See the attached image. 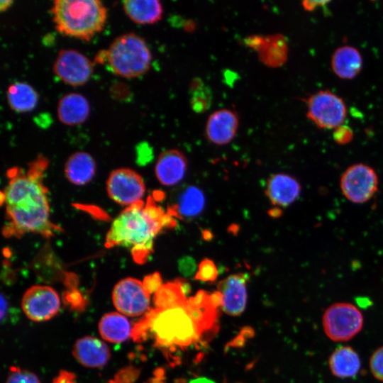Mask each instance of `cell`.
<instances>
[{
	"label": "cell",
	"mask_w": 383,
	"mask_h": 383,
	"mask_svg": "<svg viewBox=\"0 0 383 383\" xmlns=\"http://www.w3.org/2000/svg\"><path fill=\"white\" fill-rule=\"evenodd\" d=\"M48 165V160L38 155L27 170L14 167L8 171L9 182L1 193L9 221L4 231L6 236L33 233L50 237L57 231L50 218L48 190L43 179Z\"/></svg>",
	"instance_id": "1"
},
{
	"label": "cell",
	"mask_w": 383,
	"mask_h": 383,
	"mask_svg": "<svg viewBox=\"0 0 383 383\" xmlns=\"http://www.w3.org/2000/svg\"><path fill=\"white\" fill-rule=\"evenodd\" d=\"M175 226L168 213L149 198L126 207L112 221L106 233L105 245L108 248L124 247L131 250L134 260L143 263L152 252L153 240L166 227Z\"/></svg>",
	"instance_id": "2"
},
{
	"label": "cell",
	"mask_w": 383,
	"mask_h": 383,
	"mask_svg": "<svg viewBox=\"0 0 383 383\" xmlns=\"http://www.w3.org/2000/svg\"><path fill=\"white\" fill-rule=\"evenodd\" d=\"M50 13L58 33L86 42L102 30L107 19L99 0H55Z\"/></svg>",
	"instance_id": "3"
},
{
	"label": "cell",
	"mask_w": 383,
	"mask_h": 383,
	"mask_svg": "<svg viewBox=\"0 0 383 383\" xmlns=\"http://www.w3.org/2000/svg\"><path fill=\"white\" fill-rule=\"evenodd\" d=\"M187 305L155 308L145 313L142 318L147 326V336L152 335L155 345L174 352L177 348H187L201 340L202 335Z\"/></svg>",
	"instance_id": "4"
},
{
	"label": "cell",
	"mask_w": 383,
	"mask_h": 383,
	"mask_svg": "<svg viewBox=\"0 0 383 383\" xmlns=\"http://www.w3.org/2000/svg\"><path fill=\"white\" fill-rule=\"evenodd\" d=\"M104 51L105 61L110 70L119 77H138L150 67V50L145 39L135 33L116 37Z\"/></svg>",
	"instance_id": "5"
},
{
	"label": "cell",
	"mask_w": 383,
	"mask_h": 383,
	"mask_svg": "<svg viewBox=\"0 0 383 383\" xmlns=\"http://www.w3.org/2000/svg\"><path fill=\"white\" fill-rule=\"evenodd\" d=\"M363 316L358 308L347 302L329 306L323 313L322 323L326 335L335 342L348 341L362 328Z\"/></svg>",
	"instance_id": "6"
},
{
	"label": "cell",
	"mask_w": 383,
	"mask_h": 383,
	"mask_svg": "<svg viewBox=\"0 0 383 383\" xmlns=\"http://www.w3.org/2000/svg\"><path fill=\"white\" fill-rule=\"evenodd\" d=\"M306 116L317 127L335 128L343 124L347 115L344 101L330 90H320L309 97Z\"/></svg>",
	"instance_id": "7"
},
{
	"label": "cell",
	"mask_w": 383,
	"mask_h": 383,
	"mask_svg": "<svg viewBox=\"0 0 383 383\" xmlns=\"http://www.w3.org/2000/svg\"><path fill=\"white\" fill-rule=\"evenodd\" d=\"M379 179L370 166L357 163L349 166L342 174L340 187L344 196L354 204L369 201L378 189Z\"/></svg>",
	"instance_id": "8"
},
{
	"label": "cell",
	"mask_w": 383,
	"mask_h": 383,
	"mask_svg": "<svg viewBox=\"0 0 383 383\" xmlns=\"http://www.w3.org/2000/svg\"><path fill=\"white\" fill-rule=\"evenodd\" d=\"M109 197L118 204L131 206L140 201L145 193L143 177L127 167L113 170L106 181Z\"/></svg>",
	"instance_id": "9"
},
{
	"label": "cell",
	"mask_w": 383,
	"mask_h": 383,
	"mask_svg": "<svg viewBox=\"0 0 383 383\" xmlns=\"http://www.w3.org/2000/svg\"><path fill=\"white\" fill-rule=\"evenodd\" d=\"M55 75L65 84L76 87L86 84L92 75L94 63L74 49H61L52 65Z\"/></svg>",
	"instance_id": "10"
},
{
	"label": "cell",
	"mask_w": 383,
	"mask_h": 383,
	"mask_svg": "<svg viewBox=\"0 0 383 383\" xmlns=\"http://www.w3.org/2000/svg\"><path fill=\"white\" fill-rule=\"evenodd\" d=\"M138 279L126 277L114 286L112 301L118 311L127 316H138L149 311L150 297Z\"/></svg>",
	"instance_id": "11"
},
{
	"label": "cell",
	"mask_w": 383,
	"mask_h": 383,
	"mask_svg": "<svg viewBox=\"0 0 383 383\" xmlns=\"http://www.w3.org/2000/svg\"><path fill=\"white\" fill-rule=\"evenodd\" d=\"M60 299L57 292L47 285H33L23 294L21 308L25 315L35 322L53 318L59 311Z\"/></svg>",
	"instance_id": "12"
},
{
	"label": "cell",
	"mask_w": 383,
	"mask_h": 383,
	"mask_svg": "<svg viewBox=\"0 0 383 383\" xmlns=\"http://www.w3.org/2000/svg\"><path fill=\"white\" fill-rule=\"evenodd\" d=\"M238 126L236 112L230 109H220L209 116L205 126L206 137L213 144L226 145L235 138Z\"/></svg>",
	"instance_id": "13"
},
{
	"label": "cell",
	"mask_w": 383,
	"mask_h": 383,
	"mask_svg": "<svg viewBox=\"0 0 383 383\" xmlns=\"http://www.w3.org/2000/svg\"><path fill=\"white\" fill-rule=\"evenodd\" d=\"M248 276L243 273L231 274L218 284V290L222 294L223 311L231 316L241 314L247 304L246 284Z\"/></svg>",
	"instance_id": "14"
},
{
	"label": "cell",
	"mask_w": 383,
	"mask_h": 383,
	"mask_svg": "<svg viewBox=\"0 0 383 383\" xmlns=\"http://www.w3.org/2000/svg\"><path fill=\"white\" fill-rule=\"evenodd\" d=\"M187 168L185 155L179 150L170 149L159 155L155 166V174L160 183L170 187L183 179Z\"/></svg>",
	"instance_id": "15"
},
{
	"label": "cell",
	"mask_w": 383,
	"mask_h": 383,
	"mask_svg": "<svg viewBox=\"0 0 383 383\" xmlns=\"http://www.w3.org/2000/svg\"><path fill=\"white\" fill-rule=\"evenodd\" d=\"M74 357L82 365L89 368L104 366L111 357L107 345L94 336H84L77 340L73 345Z\"/></svg>",
	"instance_id": "16"
},
{
	"label": "cell",
	"mask_w": 383,
	"mask_h": 383,
	"mask_svg": "<svg viewBox=\"0 0 383 383\" xmlns=\"http://www.w3.org/2000/svg\"><path fill=\"white\" fill-rule=\"evenodd\" d=\"M300 193L301 185L299 181L289 174H274L267 180L266 194L274 206H288L298 199Z\"/></svg>",
	"instance_id": "17"
},
{
	"label": "cell",
	"mask_w": 383,
	"mask_h": 383,
	"mask_svg": "<svg viewBox=\"0 0 383 383\" xmlns=\"http://www.w3.org/2000/svg\"><path fill=\"white\" fill-rule=\"evenodd\" d=\"M90 113L87 99L81 94L70 92L62 96L57 104L58 120L66 126H77L87 121Z\"/></svg>",
	"instance_id": "18"
},
{
	"label": "cell",
	"mask_w": 383,
	"mask_h": 383,
	"mask_svg": "<svg viewBox=\"0 0 383 383\" xmlns=\"http://www.w3.org/2000/svg\"><path fill=\"white\" fill-rule=\"evenodd\" d=\"M96 164L88 152L78 151L71 154L64 166V173L67 180L77 186L89 183L94 178Z\"/></svg>",
	"instance_id": "19"
},
{
	"label": "cell",
	"mask_w": 383,
	"mask_h": 383,
	"mask_svg": "<svg viewBox=\"0 0 383 383\" xmlns=\"http://www.w3.org/2000/svg\"><path fill=\"white\" fill-rule=\"evenodd\" d=\"M205 196L196 186L185 187L178 195L176 202L170 206L168 213L180 219L193 218L203 211Z\"/></svg>",
	"instance_id": "20"
},
{
	"label": "cell",
	"mask_w": 383,
	"mask_h": 383,
	"mask_svg": "<svg viewBox=\"0 0 383 383\" xmlns=\"http://www.w3.org/2000/svg\"><path fill=\"white\" fill-rule=\"evenodd\" d=\"M362 67V56L360 52L353 46H340L334 51L332 55V70L341 79H353L360 72Z\"/></svg>",
	"instance_id": "21"
},
{
	"label": "cell",
	"mask_w": 383,
	"mask_h": 383,
	"mask_svg": "<svg viewBox=\"0 0 383 383\" xmlns=\"http://www.w3.org/2000/svg\"><path fill=\"white\" fill-rule=\"evenodd\" d=\"M123 9L133 22L140 25L154 24L163 14L162 5L157 0H126Z\"/></svg>",
	"instance_id": "22"
},
{
	"label": "cell",
	"mask_w": 383,
	"mask_h": 383,
	"mask_svg": "<svg viewBox=\"0 0 383 383\" xmlns=\"http://www.w3.org/2000/svg\"><path fill=\"white\" fill-rule=\"evenodd\" d=\"M328 366L331 373L338 378L355 377L361 367L358 353L350 346H340L331 354Z\"/></svg>",
	"instance_id": "23"
},
{
	"label": "cell",
	"mask_w": 383,
	"mask_h": 383,
	"mask_svg": "<svg viewBox=\"0 0 383 383\" xmlns=\"http://www.w3.org/2000/svg\"><path fill=\"white\" fill-rule=\"evenodd\" d=\"M98 328L101 338L113 343L127 340L131 336L133 330L128 319L118 312L104 314L99 322Z\"/></svg>",
	"instance_id": "24"
},
{
	"label": "cell",
	"mask_w": 383,
	"mask_h": 383,
	"mask_svg": "<svg viewBox=\"0 0 383 383\" xmlns=\"http://www.w3.org/2000/svg\"><path fill=\"white\" fill-rule=\"evenodd\" d=\"M256 52L261 62L266 66L278 67L287 61L289 48L284 35L273 34L263 37L261 45Z\"/></svg>",
	"instance_id": "25"
},
{
	"label": "cell",
	"mask_w": 383,
	"mask_h": 383,
	"mask_svg": "<svg viewBox=\"0 0 383 383\" xmlns=\"http://www.w3.org/2000/svg\"><path fill=\"white\" fill-rule=\"evenodd\" d=\"M6 98L9 108L17 113H26L34 109L38 101L35 89L25 82H16L9 85Z\"/></svg>",
	"instance_id": "26"
},
{
	"label": "cell",
	"mask_w": 383,
	"mask_h": 383,
	"mask_svg": "<svg viewBox=\"0 0 383 383\" xmlns=\"http://www.w3.org/2000/svg\"><path fill=\"white\" fill-rule=\"evenodd\" d=\"M187 300L181 289L179 279L162 284L154 296V304L157 309L186 305Z\"/></svg>",
	"instance_id": "27"
},
{
	"label": "cell",
	"mask_w": 383,
	"mask_h": 383,
	"mask_svg": "<svg viewBox=\"0 0 383 383\" xmlns=\"http://www.w3.org/2000/svg\"><path fill=\"white\" fill-rule=\"evenodd\" d=\"M191 106L197 113L206 111L211 103V93L208 87L200 80H193L191 86Z\"/></svg>",
	"instance_id": "28"
},
{
	"label": "cell",
	"mask_w": 383,
	"mask_h": 383,
	"mask_svg": "<svg viewBox=\"0 0 383 383\" xmlns=\"http://www.w3.org/2000/svg\"><path fill=\"white\" fill-rule=\"evenodd\" d=\"M218 277V270L215 263L210 259L202 260L195 274L194 279L202 282H215Z\"/></svg>",
	"instance_id": "29"
},
{
	"label": "cell",
	"mask_w": 383,
	"mask_h": 383,
	"mask_svg": "<svg viewBox=\"0 0 383 383\" xmlns=\"http://www.w3.org/2000/svg\"><path fill=\"white\" fill-rule=\"evenodd\" d=\"M6 383H40L38 376L33 372L18 367H11Z\"/></svg>",
	"instance_id": "30"
},
{
	"label": "cell",
	"mask_w": 383,
	"mask_h": 383,
	"mask_svg": "<svg viewBox=\"0 0 383 383\" xmlns=\"http://www.w3.org/2000/svg\"><path fill=\"white\" fill-rule=\"evenodd\" d=\"M370 368L372 375L383 382V346L377 348L372 354Z\"/></svg>",
	"instance_id": "31"
},
{
	"label": "cell",
	"mask_w": 383,
	"mask_h": 383,
	"mask_svg": "<svg viewBox=\"0 0 383 383\" xmlns=\"http://www.w3.org/2000/svg\"><path fill=\"white\" fill-rule=\"evenodd\" d=\"M333 136L336 143L346 145L352 141L353 132L348 126L342 124L334 129Z\"/></svg>",
	"instance_id": "32"
},
{
	"label": "cell",
	"mask_w": 383,
	"mask_h": 383,
	"mask_svg": "<svg viewBox=\"0 0 383 383\" xmlns=\"http://www.w3.org/2000/svg\"><path fill=\"white\" fill-rule=\"evenodd\" d=\"M142 283L145 290L150 295L155 294L162 285V278L159 272H154L145 276Z\"/></svg>",
	"instance_id": "33"
},
{
	"label": "cell",
	"mask_w": 383,
	"mask_h": 383,
	"mask_svg": "<svg viewBox=\"0 0 383 383\" xmlns=\"http://www.w3.org/2000/svg\"><path fill=\"white\" fill-rule=\"evenodd\" d=\"M196 267L195 261L192 257L185 256L179 260V270L185 277L192 276L196 271Z\"/></svg>",
	"instance_id": "34"
},
{
	"label": "cell",
	"mask_w": 383,
	"mask_h": 383,
	"mask_svg": "<svg viewBox=\"0 0 383 383\" xmlns=\"http://www.w3.org/2000/svg\"><path fill=\"white\" fill-rule=\"evenodd\" d=\"M52 383H77L75 379L74 374L66 371L61 370Z\"/></svg>",
	"instance_id": "35"
},
{
	"label": "cell",
	"mask_w": 383,
	"mask_h": 383,
	"mask_svg": "<svg viewBox=\"0 0 383 383\" xmlns=\"http://www.w3.org/2000/svg\"><path fill=\"white\" fill-rule=\"evenodd\" d=\"M328 3V1H304L301 4L306 11H312L318 7L324 6Z\"/></svg>",
	"instance_id": "36"
},
{
	"label": "cell",
	"mask_w": 383,
	"mask_h": 383,
	"mask_svg": "<svg viewBox=\"0 0 383 383\" xmlns=\"http://www.w3.org/2000/svg\"><path fill=\"white\" fill-rule=\"evenodd\" d=\"M209 300L215 309H217L219 306H222L223 296L218 290L209 294Z\"/></svg>",
	"instance_id": "37"
},
{
	"label": "cell",
	"mask_w": 383,
	"mask_h": 383,
	"mask_svg": "<svg viewBox=\"0 0 383 383\" xmlns=\"http://www.w3.org/2000/svg\"><path fill=\"white\" fill-rule=\"evenodd\" d=\"M8 300L3 294H1V321H3L7 315L8 312Z\"/></svg>",
	"instance_id": "38"
},
{
	"label": "cell",
	"mask_w": 383,
	"mask_h": 383,
	"mask_svg": "<svg viewBox=\"0 0 383 383\" xmlns=\"http://www.w3.org/2000/svg\"><path fill=\"white\" fill-rule=\"evenodd\" d=\"M246 339L239 333L236 337H235L232 341L229 342L227 345V347H242L245 344Z\"/></svg>",
	"instance_id": "39"
},
{
	"label": "cell",
	"mask_w": 383,
	"mask_h": 383,
	"mask_svg": "<svg viewBox=\"0 0 383 383\" xmlns=\"http://www.w3.org/2000/svg\"><path fill=\"white\" fill-rule=\"evenodd\" d=\"M240 334L242 335L245 339H248L254 336L255 332L252 328L246 326L241 329Z\"/></svg>",
	"instance_id": "40"
},
{
	"label": "cell",
	"mask_w": 383,
	"mask_h": 383,
	"mask_svg": "<svg viewBox=\"0 0 383 383\" xmlns=\"http://www.w3.org/2000/svg\"><path fill=\"white\" fill-rule=\"evenodd\" d=\"M269 214L273 218H278L282 214V211L279 207H274L269 211Z\"/></svg>",
	"instance_id": "41"
},
{
	"label": "cell",
	"mask_w": 383,
	"mask_h": 383,
	"mask_svg": "<svg viewBox=\"0 0 383 383\" xmlns=\"http://www.w3.org/2000/svg\"><path fill=\"white\" fill-rule=\"evenodd\" d=\"M13 1L11 0H5L0 1V11L1 12L6 11L12 5Z\"/></svg>",
	"instance_id": "42"
},
{
	"label": "cell",
	"mask_w": 383,
	"mask_h": 383,
	"mask_svg": "<svg viewBox=\"0 0 383 383\" xmlns=\"http://www.w3.org/2000/svg\"><path fill=\"white\" fill-rule=\"evenodd\" d=\"M189 383H215L213 381L206 377H197L192 379Z\"/></svg>",
	"instance_id": "43"
}]
</instances>
